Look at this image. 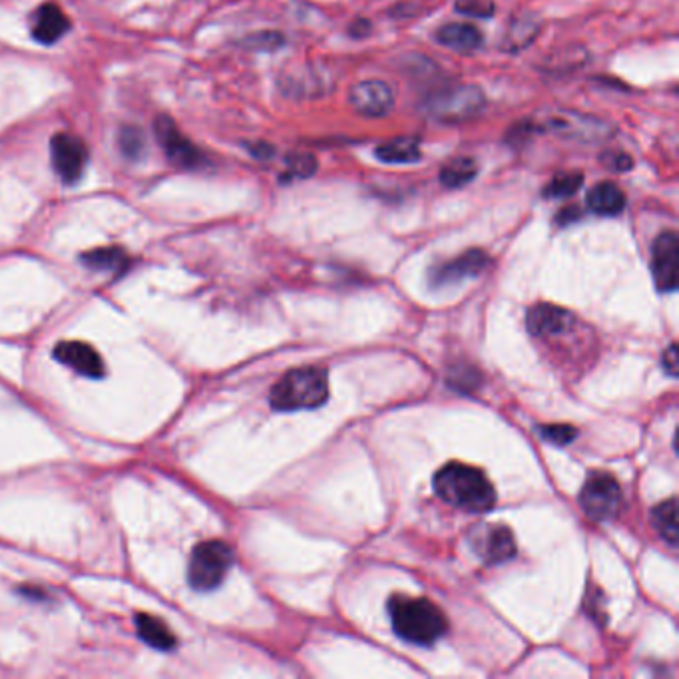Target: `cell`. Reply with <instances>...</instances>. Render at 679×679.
Instances as JSON below:
<instances>
[{"mask_svg": "<svg viewBox=\"0 0 679 679\" xmlns=\"http://www.w3.org/2000/svg\"><path fill=\"white\" fill-rule=\"evenodd\" d=\"M233 564V550L222 540H208L194 548L188 568L190 586L198 592L216 590Z\"/></svg>", "mask_w": 679, "mask_h": 679, "instance_id": "5b68a950", "label": "cell"}, {"mask_svg": "<svg viewBox=\"0 0 679 679\" xmlns=\"http://www.w3.org/2000/svg\"><path fill=\"white\" fill-rule=\"evenodd\" d=\"M279 44H283V36H279V32H261L255 36V46H265L269 50L277 48Z\"/></svg>", "mask_w": 679, "mask_h": 679, "instance_id": "1f68e13d", "label": "cell"}, {"mask_svg": "<svg viewBox=\"0 0 679 679\" xmlns=\"http://www.w3.org/2000/svg\"><path fill=\"white\" fill-rule=\"evenodd\" d=\"M652 520L658 532L664 540H668L672 546L678 544V504L676 498H670L666 502H660L652 510Z\"/></svg>", "mask_w": 679, "mask_h": 679, "instance_id": "603a6c76", "label": "cell"}, {"mask_svg": "<svg viewBox=\"0 0 679 679\" xmlns=\"http://www.w3.org/2000/svg\"><path fill=\"white\" fill-rule=\"evenodd\" d=\"M375 156L385 164H413L421 160V144L415 138H397L381 144Z\"/></svg>", "mask_w": 679, "mask_h": 679, "instance_id": "ffe728a7", "label": "cell"}, {"mask_svg": "<svg viewBox=\"0 0 679 679\" xmlns=\"http://www.w3.org/2000/svg\"><path fill=\"white\" fill-rule=\"evenodd\" d=\"M68 28H70V18L54 2H46L38 6L30 20L32 38L38 40L40 44L58 42L68 32Z\"/></svg>", "mask_w": 679, "mask_h": 679, "instance_id": "9a60e30c", "label": "cell"}, {"mask_svg": "<svg viewBox=\"0 0 679 679\" xmlns=\"http://www.w3.org/2000/svg\"><path fill=\"white\" fill-rule=\"evenodd\" d=\"M456 10L466 16H478L486 18L494 12V4L490 0H458Z\"/></svg>", "mask_w": 679, "mask_h": 679, "instance_id": "f1b7e54d", "label": "cell"}, {"mask_svg": "<svg viewBox=\"0 0 679 679\" xmlns=\"http://www.w3.org/2000/svg\"><path fill=\"white\" fill-rule=\"evenodd\" d=\"M476 172H478L476 162L472 158L462 156V158H454L451 162H447L439 178L447 188H462L476 178Z\"/></svg>", "mask_w": 679, "mask_h": 679, "instance_id": "cb8c5ba5", "label": "cell"}, {"mask_svg": "<svg viewBox=\"0 0 679 679\" xmlns=\"http://www.w3.org/2000/svg\"><path fill=\"white\" fill-rule=\"evenodd\" d=\"M484 104L486 98L478 86L454 84L429 94L425 100V110L439 122L460 124L478 116Z\"/></svg>", "mask_w": 679, "mask_h": 679, "instance_id": "277c9868", "label": "cell"}, {"mask_svg": "<svg viewBox=\"0 0 679 679\" xmlns=\"http://www.w3.org/2000/svg\"><path fill=\"white\" fill-rule=\"evenodd\" d=\"M136 630L138 636L152 646L154 650H162V652H170L176 648L178 640L172 634V630L166 626V622H162L156 616L150 614H138L136 616Z\"/></svg>", "mask_w": 679, "mask_h": 679, "instance_id": "ac0fdd59", "label": "cell"}, {"mask_svg": "<svg viewBox=\"0 0 679 679\" xmlns=\"http://www.w3.org/2000/svg\"><path fill=\"white\" fill-rule=\"evenodd\" d=\"M54 359L88 379H102L106 375V367L98 351L82 341H60L54 347Z\"/></svg>", "mask_w": 679, "mask_h": 679, "instance_id": "4fadbf2b", "label": "cell"}, {"mask_svg": "<svg viewBox=\"0 0 679 679\" xmlns=\"http://www.w3.org/2000/svg\"><path fill=\"white\" fill-rule=\"evenodd\" d=\"M622 488L608 472H592L580 492V506L596 522L612 520L622 510Z\"/></svg>", "mask_w": 679, "mask_h": 679, "instance_id": "8992f818", "label": "cell"}, {"mask_svg": "<svg viewBox=\"0 0 679 679\" xmlns=\"http://www.w3.org/2000/svg\"><path fill=\"white\" fill-rule=\"evenodd\" d=\"M52 166L64 184H76L88 164V148L86 144L68 132H60L52 138L50 144Z\"/></svg>", "mask_w": 679, "mask_h": 679, "instance_id": "52a82bcc", "label": "cell"}, {"mask_svg": "<svg viewBox=\"0 0 679 679\" xmlns=\"http://www.w3.org/2000/svg\"><path fill=\"white\" fill-rule=\"evenodd\" d=\"M540 435L554 445H570L576 439L578 431L570 425H546L540 429Z\"/></svg>", "mask_w": 679, "mask_h": 679, "instance_id": "83f0119b", "label": "cell"}, {"mask_svg": "<svg viewBox=\"0 0 679 679\" xmlns=\"http://www.w3.org/2000/svg\"><path fill=\"white\" fill-rule=\"evenodd\" d=\"M602 160L612 172H628L634 166L632 158L624 152H608L602 156Z\"/></svg>", "mask_w": 679, "mask_h": 679, "instance_id": "f546056e", "label": "cell"}, {"mask_svg": "<svg viewBox=\"0 0 679 679\" xmlns=\"http://www.w3.org/2000/svg\"><path fill=\"white\" fill-rule=\"evenodd\" d=\"M470 542L486 564H500L516 554L514 536L502 524H480L470 532Z\"/></svg>", "mask_w": 679, "mask_h": 679, "instance_id": "9c48e42d", "label": "cell"}, {"mask_svg": "<svg viewBox=\"0 0 679 679\" xmlns=\"http://www.w3.org/2000/svg\"><path fill=\"white\" fill-rule=\"evenodd\" d=\"M349 102L359 114L381 118L393 110L395 94L383 80H363L351 88Z\"/></svg>", "mask_w": 679, "mask_h": 679, "instance_id": "7c38bea8", "label": "cell"}, {"mask_svg": "<svg viewBox=\"0 0 679 679\" xmlns=\"http://www.w3.org/2000/svg\"><path fill=\"white\" fill-rule=\"evenodd\" d=\"M526 323H528V331L536 337H556L570 329L572 313L556 305L540 303L530 309Z\"/></svg>", "mask_w": 679, "mask_h": 679, "instance_id": "2e32d148", "label": "cell"}, {"mask_svg": "<svg viewBox=\"0 0 679 679\" xmlns=\"http://www.w3.org/2000/svg\"><path fill=\"white\" fill-rule=\"evenodd\" d=\"M437 494L458 508L488 512L496 504V490L480 468L449 462L435 474Z\"/></svg>", "mask_w": 679, "mask_h": 679, "instance_id": "7a4b0ae2", "label": "cell"}, {"mask_svg": "<svg viewBox=\"0 0 679 679\" xmlns=\"http://www.w3.org/2000/svg\"><path fill=\"white\" fill-rule=\"evenodd\" d=\"M578 216H580L578 208H564V210L560 212V216H558V222H560V224H570V222L576 220Z\"/></svg>", "mask_w": 679, "mask_h": 679, "instance_id": "836d02e7", "label": "cell"}, {"mask_svg": "<svg viewBox=\"0 0 679 679\" xmlns=\"http://www.w3.org/2000/svg\"><path fill=\"white\" fill-rule=\"evenodd\" d=\"M664 369L670 377H678V345L672 343L664 353Z\"/></svg>", "mask_w": 679, "mask_h": 679, "instance_id": "4dcf8cb0", "label": "cell"}, {"mask_svg": "<svg viewBox=\"0 0 679 679\" xmlns=\"http://www.w3.org/2000/svg\"><path fill=\"white\" fill-rule=\"evenodd\" d=\"M437 40L454 52H474L482 46V32L468 22H449L437 32Z\"/></svg>", "mask_w": 679, "mask_h": 679, "instance_id": "e0dca14e", "label": "cell"}, {"mask_svg": "<svg viewBox=\"0 0 679 679\" xmlns=\"http://www.w3.org/2000/svg\"><path fill=\"white\" fill-rule=\"evenodd\" d=\"M156 136L160 146L164 148L166 156L180 168H200L202 164H206V158L202 154V150L192 144L182 130L174 124V120H170L168 116H160L156 120Z\"/></svg>", "mask_w": 679, "mask_h": 679, "instance_id": "ba28073f", "label": "cell"}, {"mask_svg": "<svg viewBox=\"0 0 679 679\" xmlns=\"http://www.w3.org/2000/svg\"><path fill=\"white\" fill-rule=\"evenodd\" d=\"M144 144L146 140L140 128H124V132L120 134V148L132 160H136L144 152Z\"/></svg>", "mask_w": 679, "mask_h": 679, "instance_id": "484cf974", "label": "cell"}, {"mask_svg": "<svg viewBox=\"0 0 679 679\" xmlns=\"http://www.w3.org/2000/svg\"><path fill=\"white\" fill-rule=\"evenodd\" d=\"M80 261L96 271H112V273H120L124 269H128L130 259L126 255V251L122 247H100V249H92L88 253H84L80 257Z\"/></svg>", "mask_w": 679, "mask_h": 679, "instance_id": "44dd1931", "label": "cell"}, {"mask_svg": "<svg viewBox=\"0 0 679 679\" xmlns=\"http://www.w3.org/2000/svg\"><path fill=\"white\" fill-rule=\"evenodd\" d=\"M389 616L395 634L415 646H433L449 630L443 610L427 598L397 594L389 600Z\"/></svg>", "mask_w": 679, "mask_h": 679, "instance_id": "6da1fadb", "label": "cell"}, {"mask_svg": "<svg viewBox=\"0 0 679 679\" xmlns=\"http://www.w3.org/2000/svg\"><path fill=\"white\" fill-rule=\"evenodd\" d=\"M588 208L600 216H618L626 208V196L616 184L602 182L590 190Z\"/></svg>", "mask_w": 679, "mask_h": 679, "instance_id": "d6986e66", "label": "cell"}, {"mask_svg": "<svg viewBox=\"0 0 679 679\" xmlns=\"http://www.w3.org/2000/svg\"><path fill=\"white\" fill-rule=\"evenodd\" d=\"M287 168H289V174H287V176L305 180V178H309L311 174H315L317 162H315V158L309 156V154H295V156H289Z\"/></svg>", "mask_w": 679, "mask_h": 679, "instance_id": "4316f807", "label": "cell"}, {"mask_svg": "<svg viewBox=\"0 0 679 679\" xmlns=\"http://www.w3.org/2000/svg\"><path fill=\"white\" fill-rule=\"evenodd\" d=\"M488 265V255L480 249H470L456 259H451L447 263H439L437 267L431 269V285L433 287H449L454 283H460L464 279L476 277L482 273Z\"/></svg>", "mask_w": 679, "mask_h": 679, "instance_id": "5bb4252c", "label": "cell"}, {"mask_svg": "<svg viewBox=\"0 0 679 679\" xmlns=\"http://www.w3.org/2000/svg\"><path fill=\"white\" fill-rule=\"evenodd\" d=\"M329 399V379L321 367H301L289 371L271 389L269 403L275 411H305L325 405Z\"/></svg>", "mask_w": 679, "mask_h": 679, "instance_id": "3957f363", "label": "cell"}, {"mask_svg": "<svg viewBox=\"0 0 679 679\" xmlns=\"http://www.w3.org/2000/svg\"><path fill=\"white\" fill-rule=\"evenodd\" d=\"M371 30V22L361 18L355 24H351V36H367V32Z\"/></svg>", "mask_w": 679, "mask_h": 679, "instance_id": "d6a6232c", "label": "cell"}, {"mask_svg": "<svg viewBox=\"0 0 679 679\" xmlns=\"http://www.w3.org/2000/svg\"><path fill=\"white\" fill-rule=\"evenodd\" d=\"M679 241L676 231H664L658 235L652 247V273L656 287L664 293H672L678 287Z\"/></svg>", "mask_w": 679, "mask_h": 679, "instance_id": "8fae6325", "label": "cell"}, {"mask_svg": "<svg viewBox=\"0 0 679 679\" xmlns=\"http://www.w3.org/2000/svg\"><path fill=\"white\" fill-rule=\"evenodd\" d=\"M538 30L540 24L534 16H516L506 30L502 48H506V52H518L538 36Z\"/></svg>", "mask_w": 679, "mask_h": 679, "instance_id": "7402d4cb", "label": "cell"}, {"mask_svg": "<svg viewBox=\"0 0 679 679\" xmlns=\"http://www.w3.org/2000/svg\"><path fill=\"white\" fill-rule=\"evenodd\" d=\"M584 184V176L582 174H558L550 180V184L544 188V198H570L574 196Z\"/></svg>", "mask_w": 679, "mask_h": 679, "instance_id": "d4e9b609", "label": "cell"}, {"mask_svg": "<svg viewBox=\"0 0 679 679\" xmlns=\"http://www.w3.org/2000/svg\"><path fill=\"white\" fill-rule=\"evenodd\" d=\"M546 128L554 134L580 142H602L614 134L612 126H608L604 120L576 112H562L558 116H552L546 122Z\"/></svg>", "mask_w": 679, "mask_h": 679, "instance_id": "30bf717a", "label": "cell"}]
</instances>
